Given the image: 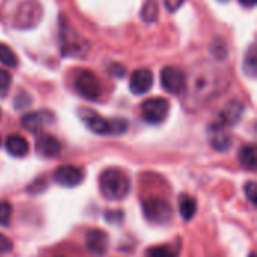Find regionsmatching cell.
Segmentation results:
<instances>
[{
	"label": "cell",
	"instance_id": "1",
	"mask_svg": "<svg viewBox=\"0 0 257 257\" xmlns=\"http://www.w3.org/2000/svg\"><path fill=\"white\" fill-rule=\"evenodd\" d=\"M99 190L107 200H123L130 193V179L119 169H107L99 176Z\"/></svg>",
	"mask_w": 257,
	"mask_h": 257
},
{
	"label": "cell",
	"instance_id": "2",
	"mask_svg": "<svg viewBox=\"0 0 257 257\" xmlns=\"http://www.w3.org/2000/svg\"><path fill=\"white\" fill-rule=\"evenodd\" d=\"M83 120L86 126L99 136H107V134H122L126 131V122L122 119H113L107 120L102 116L96 114L95 111H86L83 114Z\"/></svg>",
	"mask_w": 257,
	"mask_h": 257
},
{
	"label": "cell",
	"instance_id": "3",
	"mask_svg": "<svg viewBox=\"0 0 257 257\" xmlns=\"http://www.w3.org/2000/svg\"><path fill=\"white\" fill-rule=\"evenodd\" d=\"M143 214L154 224H167L173 217V209L166 199L149 197L143 202Z\"/></svg>",
	"mask_w": 257,
	"mask_h": 257
},
{
	"label": "cell",
	"instance_id": "4",
	"mask_svg": "<svg viewBox=\"0 0 257 257\" xmlns=\"http://www.w3.org/2000/svg\"><path fill=\"white\" fill-rule=\"evenodd\" d=\"M42 17V8L36 0H24L18 5L14 17V24L18 29L35 27Z\"/></svg>",
	"mask_w": 257,
	"mask_h": 257
},
{
	"label": "cell",
	"instance_id": "5",
	"mask_svg": "<svg viewBox=\"0 0 257 257\" xmlns=\"http://www.w3.org/2000/svg\"><path fill=\"white\" fill-rule=\"evenodd\" d=\"M170 111V102L166 98H149L142 104V116L148 123L157 125L166 120Z\"/></svg>",
	"mask_w": 257,
	"mask_h": 257
},
{
	"label": "cell",
	"instance_id": "6",
	"mask_svg": "<svg viewBox=\"0 0 257 257\" xmlns=\"http://www.w3.org/2000/svg\"><path fill=\"white\" fill-rule=\"evenodd\" d=\"M75 89L83 98H86L89 101H95L101 95V83H99L98 77L92 71H87V69H81L77 74Z\"/></svg>",
	"mask_w": 257,
	"mask_h": 257
},
{
	"label": "cell",
	"instance_id": "7",
	"mask_svg": "<svg viewBox=\"0 0 257 257\" xmlns=\"http://www.w3.org/2000/svg\"><path fill=\"white\" fill-rule=\"evenodd\" d=\"M161 86L164 87L166 92L173 93V95H179L185 90L187 87V77L185 74L176 68V66H166L161 71Z\"/></svg>",
	"mask_w": 257,
	"mask_h": 257
},
{
	"label": "cell",
	"instance_id": "8",
	"mask_svg": "<svg viewBox=\"0 0 257 257\" xmlns=\"http://www.w3.org/2000/svg\"><path fill=\"white\" fill-rule=\"evenodd\" d=\"M83 179H84L83 170L77 166H72V164L59 166L53 173V181L56 184H59L62 187H68V188L80 185L83 182Z\"/></svg>",
	"mask_w": 257,
	"mask_h": 257
},
{
	"label": "cell",
	"instance_id": "9",
	"mask_svg": "<svg viewBox=\"0 0 257 257\" xmlns=\"http://www.w3.org/2000/svg\"><path fill=\"white\" fill-rule=\"evenodd\" d=\"M154 83L152 71L148 68L136 69L130 77V89L134 95H143L151 90Z\"/></svg>",
	"mask_w": 257,
	"mask_h": 257
},
{
	"label": "cell",
	"instance_id": "10",
	"mask_svg": "<svg viewBox=\"0 0 257 257\" xmlns=\"http://www.w3.org/2000/svg\"><path fill=\"white\" fill-rule=\"evenodd\" d=\"M86 247L90 253L101 256L108 248V236L99 229H92L86 233Z\"/></svg>",
	"mask_w": 257,
	"mask_h": 257
},
{
	"label": "cell",
	"instance_id": "11",
	"mask_svg": "<svg viewBox=\"0 0 257 257\" xmlns=\"http://www.w3.org/2000/svg\"><path fill=\"white\" fill-rule=\"evenodd\" d=\"M242 111H244L242 104H241V102H238V101H232V102H229V104L224 107V110L220 113V116H218V122H217V123H212V125L220 126V128L232 126V125H235V123L241 119Z\"/></svg>",
	"mask_w": 257,
	"mask_h": 257
},
{
	"label": "cell",
	"instance_id": "12",
	"mask_svg": "<svg viewBox=\"0 0 257 257\" xmlns=\"http://www.w3.org/2000/svg\"><path fill=\"white\" fill-rule=\"evenodd\" d=\"M87 47L80 44V36L78 33L72 32L71 29H65L62 32V53L66 56H78L83 51H86Z\"/></svg>",
	"mask_w": 257,
	"mask_h": 257
},
{
	"label": "cell",
	"instance_id": "13",
	"mask_svg": "<svg viewBox=\"0 0 257 257\" xmlns=\"http://www.w3.org/2000/svg\"><path fill=\"white\" fill-rule=\"evenodd\" d=\"M36 152L45 158H56L62 152V145L56 137L45 134L36 140Z\"/></svg>",
	"mask_w": 257,
	"mask_h": 257
},
{
	"label": "cell",
	"instance_id": "14",
	"mask_svg": "<svg viewBox=\"0 0 257 257\" xmlns=\"http://www.w3.org/2000/svg\"><path fill=\"white\" fill-rule=\"evenodd\" d=\"M50 120H51L50 113H47V111H33V113H27V114H24L21 117V125H23L24 130H27L30 133H38Z\"/></svg>",
	"mask_w": 257,
	"mask_h": 257
},
{
	"label": "cell",
	"instance_id": "15",
	"mask_svg": "<svg viewBox=\"0 0 257 257\" xmlns=\"http://www.w3.org/2000/svg\"><path fill=\"white\" fill-rule=\"evenodd\" d=\"M5 146H6V151L12 157H17V158L26 157L30 149L29 142L23 136H18V134H11L5 142Z\"/></svg>",
	"mask_w": 257,
	"mask_h": 257
},
{
	"label": "cell",
	"instance_id": "16",
	"mask_svg": "<svg viewBox=\"0 0 257 257\" xmlns=\"http://www.w3.org/2000/svg\"><path fill=\"white\" fill-rule=\"evenodd\" d=\"M211 133H212V140H211L212 146L220 152H226L232 145V140H230L229 134H226L223 131V128L215 126V125L211 126Z\"/></svg>",
	"mask_w": 257,
	"mask_h": 257
},
{
	"label": "cell",
	"instance_id": "17",
	"mask_svg": "<svg viewBox=\"0 0 257 257\" xmlns=\"http://www.w3.org/2000/svg\"><path fill=\"white\" fill-rule=\"evenodd\" d=\"M256 149L253 145L242 146L239 151V163L242 167L247 170H254L256 169Z\"/></svg>",
	"mask_w": 257,
	"mask_h": 257
},
{
	"label": "cell",
	"instance_id": "18",
	"mask_svg": "<svg viewBox=\"0 0 257 257\" xmlns=\"http://www.w3.org/2000/svg\"><path fill=\"white\" fill-rule=\"evenodd\" d=\"M179 212L185 221H190L196 214V200L190 196H181L179 199Z\"/></svg>",
	"mask_w": 257,
	"mask_h": 257
},
{
	"label": "cell",
	"instance_id": "19",
	"mask_svg": "<svg viewBox=\"0 0 257 257\" xmlns=\"http://www.w3.org/2000/svg\"><path fill=\"white\" fill-rule=\"evenodd\" d=\"M158 2L157 0H146L142 8V18L146 23H154L158 18Z\"/></svg>",
	"mask_w": 257,
	"mask_h": 257
},
{
	"label": "cell",
	"instance_id": "20",
	"mask_svg": "<svg viewBox=\"0 0 257 257\" xmlns=\"http://www.w3.org/2000/svg\"><path fill=\"white\" fill-rule=\"evenodd\" d=\"M0 63H3L8 68H15L18 65L17 54L11 50V47L2 42H0Z\"/></svg>",
	"mask_w": 257,
	"mask_h": 257
},
{
	"label": "cell",
	"instance_id": "21",
	"mask_svg": "<svg viewBox=\"0 0 257 257\" xmlns=\"http://www.w3.org/2000/svg\"><path fill=\"white\" fill-rule=\"evenodd\" d=\"M256 62H257V56H256V47L251 45L248 53L245 54V63H244V69L247 74H250L251 77L256 75Z\"/></svg>",
	"mask_w": 257,
	"mask_h": 257
},
{
	"label": "cell",
	"instance_id": "22",
	"mask_svg": "<svg viewBox=\"0 0 257 257\" xmlns=\"http://www.w3.org/2000/svg\"><path fill=\"white\" fill-rule=\"evenodd\" d=\"M12 217V205L6 200L0 202V226H8Z\"/></svg>",
	"mask_w": 257,
	"mask_h": 257
},
{
	"label": "cell",
	"instance_id": "23",
	"mask_svg": "<svg viewBox=\"0 0 257 257\" xmlns=\"http://www.w3.org/2000/svg\"><path fill=\"white\" fill-rule=\"evenodd\" d=\"M148 257H176L175 251L170 247L161 245V247H154L148 251Z\"/></svg>",
	"mask_w": 257,
	"mask_h": 257
},
{
	"label": "cell",
	"instance_id": "24",
	"mask_svg": "<svg viewBox=\"0 0 257 257\" xmlns=\"http://www.w3.org/2000/svg\"><path fill=\"white\" fill-rule=\"evenodd\" d=\"M11 83H12V77L8 71L2 69L0 68V96L6 95L9 87H11Z\"/></svg>",
	"mask_w": 257,
	"mask_h": 257
},
{
	"label": "cell",
	"instance_id": "25",
	"mask_svg": "<svg viewBox=\"0 0 257 257\" xmlns=\"http://www.w3.org/2000/svg\"><path fill=\"white\" fill-rule=\"evenodd\" d=\"M244 193H245V197L253 203L256 205L257 203V185L254 181H248L244 187Z\"/></svg>",
	"mask_w": 257,
	"mask_h": 257
},
{
	"label": "cell",
	"instance_id": "26",
	"mask_svg": "<svg viewBox=\"0 0 257 257\" xmlns=\"http://www.w3.org/2000/svg\"><path fill=\"white\" fill-rule=\"evenodd\" d=\"M12 250V241L0 233V253H9Z\"/></svg>",
	"mask_w": 257,
	"mask_h": 257
},
{
	"label": "cell",
	"instance_id": "27",
	"mask_svg": "<svg viewBox=\"0 0 257 257\" xmlns=\"http://www.w3.org/2000/svg\"><path fill=\"white\" fill-rule=\"evenodd\" d=\"M164 3H166L169 11H176L184 3V0H164Z\"/></svg>",
	"mask_w": 257,
	"mask_h": 257
},
{
	"label": "cell",
	"instance_id": "28",
	"mask_svg": "<svg viewBox=\"0 0 257 257\" xmlns=\"http://www.w3.org/2000/svg\"><path fill=\"white\" fill-rule=\"evenodd\" d=\"M110 72L111 74H114V75H117V77H122L123 74H125V69L122 68V66H119V65H113V66H110Z\"/></svg>",
	"mask_w": 257,
	"mask_h": 257
},
{
	"label": "cell",
	"instance_id": "29",
	"mask_svg": "<svg viewBox=\"0 0 257 257\" xmlns=\"http://www.w3.org/2000/svg\"><path fill=\"white\" fill-rule=\"evenodd\" d=\"M256 2L257 0H239V3L245 8H253L256 5Z\"/></svg>",
	"mask_w": 257,
	"mask_h": 257
},
{
	"label": "cell",
	"instance_id": "30",
	"mask_svg": "<svg viewBox=\"0 0 257 257\" xmlns=\"http://www.w3.org/2000/svg\"><path fill=\"white\" fill-rule=\"evenodd\" d=\"M250 257H256V256H254V253H251V254H250Z\"/></svg>",
	"mask_w": 257,
	"mask_h": 257
},
{
	"label": "cell",
	"instance_id": "31",
	"mask_svg": "<svg viewBox=\"0 0 257 257\" xmlns=\"http://www.w3.org/2000/svg\"><path fill=\"white\" fill-rule=\"evenodd\" d=\"M218 2H227V0H218Z\"/></svg>",
	"mask_w": 257,
	"mask_h": 257
},
{
	"label": "cell",
	"instance_id": "32",
	"mask_svg": "<svg viewBox=\"0 0 257 257\" xmlns=\"http://www.w3.org/2000/svg\"><path fill=\"white\" fill-rule=\"evenodd\" d=\"M0 145H2V137H0Z\"/></svg>",
	"mask_w": 257,
	"mask_h": 257
},
{
	"label": "cell",
	"instance_id": "33",
	"mask_svg": "<svg viewBox=\"0 0 257 257\" xmlns=\"http://www.w3.org/2000/svg\"><path fill=\"white\" fill-rule=\"evenodd\" d=\"M0 117H2V110H0Z\"/></svg>",
	"mask_w": 257,
	"mask_h": 257
},
{
	"label": "cell",
	"instance_id": "34",
	"mask_svg": "<svg viewBox=\"0 0 257 257\" xmlns=\"http://www.w3.org/2000/svg\"><path fill=\"white\" fill-rule=\"evenodd\" d=\"M60 257H62V256H60Z\"/></svg>",
	"mask_w": 257,
	"mask_h": 257
}]
</instances>
